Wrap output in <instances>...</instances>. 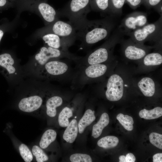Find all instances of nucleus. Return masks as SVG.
<instances>
[{
    "label": "nucleus",
    "mask_w": 162,
    "mask_h": 162,
    "mask_svg": "<svg viewBox=\"0 0 162 162\" xmlns=\"http://www.w3.org/2000/svg\"><path fill=\"white\" fill-rule=\"evenodd\" d=\"M110 16L101 19H87L75 28L76 38L82 45L89 46L108 38L113 30L116 23Z\"/></svg>",
    "instance_id": "nucleus-1"
},
{
    "label": "nucleus",
    "mask_w": 162,
    "mask_h": 162,
    "mask_svg": "<svg viewBox=\"0 0 162 162\" xmlns=\"http://www.w3.org/2000/svg\"><path fill=\"white\" fill-rule=\"evenodd\" d=\"M91 10L90 0H70L60 14L68 19L75 28L87 20V15Z\"/></svg>",
    "instance_id": "nucleus-2"
},
{
    "label": "nucleus",
    "mask_w": 162,
    "mask_h": 162,
    "mask_svg": "<svg viewBox=\"0 0 162 162\" xmlns=\"http://www.w3.org/2000/svg\"><path fill=\"white\" fill-rule=\"evenodd\" d=\"M136 42L142 44L147 40L161 42L162 38V16L155 22L147 24L140 28L126 33Z\"/></svg>",
    "instance_id": "nucleus-3"
},
{
    "label": "nucleus",
    "mask_w": 162,
    "mask_h": 162,
    "mask_svg": "<svg viewBox=\"0 0 162 162\" xmlns=\"http://www.w3.org/2000/svg\"><path fill=\"white\" fill-rule=\"evenodd\" d=\"M148 24L147 15L146 13L135 11L126 16L118 26L125 35L140 28Z\"/></svg>",
    "instance_id": "nucleus-4"
},
{
    "label": "nucleus",
    "mask_w": 162,
    "mask_h": 162,
    "mask_svg": "<svg viewBox=\"0 0 162 162\" xmlns=\"http://www.w3.org/2000/svg\"><path fill=\"white\" fill-rule=\"evenodd\" d=\"M52 33L58 35L69 45L76 38V32L74 26L69 21L56 20L51 26Z\"/></svg>",
    "instance_id": "nucleus-5"
},
{
    "label": "nucleus",
    "mask_w": 162,
    "mask_h": 162,
    "mask_svg": "<svg viewBox=\"0 0 162 162\" xmlns=\"http://www.w3.org/2000/svg\"><path fill=\"white\" fill-rule=\"evenodd\" d=\"M123 93V81L119 75L114 74L110 76L107 84L105 94L107 99L116 101L121 98Z\"/></svg>",
    "instance_id": "nucleus-6"
},
{
    "label": "nucleus",
    "mask_w": 162,
    "mask_h": 162,
    "mask_svg": "<svg viewBox=\"0 0 162 162\" xmlns=\"http://www.w3.org/2000/svg\"><path fill=\"white\" fill-rule=\"evenodd\" d=\"M43 103L42 98L34 95L22 99L18 104V107L21 111L26 112H31L38 110Z\"/></svg>",
    "instance_id": "nucleus-7"
},
{
    "label": "nucleus",
    "mask_w": 162,
    "mask_h": 162,
    "mask_svg": "<svg viewBox=\"0 0 162 162\" xmlns=\"http://www.w3.org/2000/svg\"><path fill=\"white\" fill-rule=\"evenodd\" d=\"M127 44L124 50L125 56L128 59L136 60L143 58L146 54L144 48L138 46L134 44V41L130 38L124 41Z\"/></svg>",
    "instance_id": "nucleus-8"
},
{
    "label": "nucleus",
    "mask_w": 162,
    "mask_h": 162,
    "mask_svg": "<svg viewBox=\"0 0 162 162\" xmlns=\"http://www.w3.org/2000/svg\"><path fill=\"white\" fill-rule=\"evenodd\" d=\"M62 55V52L58 49L44 46L36 55L35 58L40 65H42L45 64L50 59L58 57Z\"/></svg>",
    "instance_id": "nucleus-9"
},
{
    "label": "nucleus",
    "mask_w": 162,
    "mask_h": 162,
    "mask_svg": "<svg viewBox=\"0 0 162 162\" xmlns=\"http://www.w3.org/2000/svg\"><path fill=\"white\" fill-rule=\"evenodd\" d=\"M109 41L108 39L104 46L96 49L88 55L87 60L89 64H100L107 60L109 56L108 47H107Z\"/></svg>",
    "instance_id": "nucleus-10"
},
{
    "label": "nucleus",
    "mask_w": 162,
    "mask_h": 162,
    "mask_svg": "<svg viewBox=\"0 0 162 162\" xmlns=\"http://www.w3.org/2000/svg\"><path fill=\"white\" fill-rule=\"evenodd\" d=\"M38 8L43 19L47 22H52L57 18L56 11L48 4L45 2H41L38 4Z\"/></svg>",
    "instance_id": "nucleus-11"
},
{
    "label": "nucleus",
    "mask_w": 162,
    "mask_h": 162,
    "mask_svg": "<svg viewBox=\"0 0 162 162\" xmlns=\"http://www.w3.org/2000/svg\"><path fill=\"white\" fill-rule=\"evenodd\" d=\"M45 68L47 72L49 74L53 75H58L65 73L68 69V66L65 63L54 61L46 63Z\"/></svg>",
    "instance_id": "nucleus-12"
},
{
    "label": "nucleus",
    "mask_w": 162,
    "mask_h": 162,
    "mask_svg": "<svg viewBox=\"0 0 162 162\" xmlns=\"http://www.w3.org/2000/svg\"><path fill=\"white\" fill-rule=\"evenodd\" d=\"M138 85L145 96L150 97L154 95L155 92V86L151 78L148 77L143 78L139 82Z\"/></svg>",
    "instance_id": "nucleus-13"
},
{
    "label": "nucleus",
    "mask_w": 162,
    "mask_h": 162,
    "mask_svg": "<svg viewBox=\"0 0 162 162\" xmlns=\"http://www.w3.org/2000/svg\"><path fill=\"white\" fill-rule=\"evenodd\" d=\"M67 127L63 135V138L67 142L71 143L74 141L78 133L77 121L73 119Z\"/></svg>",
    "instance_id": "nucleus-14"
},
{
    "label": "nucleus",
    "mask_w": 162,
    "mask_h": 162,
    "mask_svg": "<svg viewBox=\"0 0 162 162\" xmlns=\"http://www.w3.org/2000/svg\"><path fill=\"white\" fill-rule=\"evenodd\" d=\"M42 39L49 46L56 49H59L62 45H69L60 37L51 33L44 35Z\"/></svg>",
    "instance_id": "nucleus-15"
},
{
    "label": "nucleus",
    "mask_w": 162,
    "mask_h": 162,
    "mask_svg": "<svg viewBox=\"0 0 162 162\" xmlns=\"http://www.w3.org/2000/svg\"><path fill=\"white\" fill-rule=\"evenodd\" d=\"M62 98L58 96H54L49 98L46 102V112L51 117H55L56 114V108L60 106L62 103Z\"/></svg>",
    "instance_id": "nucleus-16"
},
{
    "label": "nucleus",
    "mask_w": 162,
    "mask_h": 162,
    "mask_svg": "<svg viewBox=\"0 0 162 162\" xmlns=\"http://www.w3.org/2000/svg\"><path fill=\"white\" fill-rule=\"evenodd\" d=\"M109 121L108 114L105 112L103 113L99 121L93 127L92 136L95 138L98 137L104 128L109 124Z\"/></svg>",
    "instance_id": "nucleus-17"
},
{
    "label": "nucleus",
    "mask_w": 162,
    "mask_h": 162,
    "mask_svg": "<svg viewBox=\"0 0 162 162\" xmlns=\"http://www.w3.org/2000/svg\"><path fill=\"white\" fill-rule=\"evenodd\" d=\"M106 66L98 64L91 65L85 70L86 75L92 78H97L104 75L107 70Z\"/></svg>",
    "instance_id": "nucleus-18"
},
{
    "label": "nucleus",
    "mask_w": 162,
    "mask_h": 162,
    "mask_svg": "<svg viewBox=\"0 0 162 162\" xmlns=\"http://www.w3.org/2000/svg\"><path fill=\"white\" fill-rule=\"evenodd\" d=\"M95 118L94 111L89 109L87 110L78 124L79 133H82L86 128L94 121Z\"/></svg>",
    "instance_id": "nucleus-19"
},
{
    "label": "nucleus",
    "mask_w": 162,
    "mask_h": 162,
    "mask_svg": "<svg viewBox=\"0 0 162 162\" xmlns=\"http://www.w3.org/2000/svg\"><path fill=\"white\" fill-rule=\"evenodd\" d=\"M14 61L11 56L5 53L0 55V66L5 68L9 74H12L16 72V69L13 65Z\"/></svg>",
    "instance_id": "nucleus-20"
},
{
    "label": "nucleus",
    "mask_w": 162,
    "mask_h": 162,
    "mask_svg": "<svg viewBox=\"0 0 162 162\" xmlns=\"http://www.w3.org/2000/svg\"><path fill=\"white\" fill-rule=\"evenodd\" d=\"M126 0H109V14L112 17L120 16Z\"/></svg>",
    "instance_id": "nucleus-21"
},
{
    "label": "nucleus",
    "mask_w": 162,
    "mask_h": 162,
    "mask_svg": "<svg viewBox=\"0 0 162 162\" xmlns=\"http://www.w3.org/2000/svg\"><path fill=\"white\" fill-rule=\"evenodd\" d=\"M57 133L52 129L46 130L43 134L39 142L40 147L42 149L47 148L56 140Z\"/></svg>",
    "instance_id": "nucleus-22"
},
{
    "label": "nucleus",
    "mask_w": 162,
    "mask_h": 162,
    "mask_svg": "<svg viewBox=\"0 0 162 162\" xmlns=\"http://www.w3.org/2000/svg\"><path fill=\"white\" fill-rule=\"evenodd\" d=\"M91 10L109 14V0H90Z\"/></svg>",
    "instance_id": "nucleus-23"
},
{
    "label": "nucleus",
    "mask_w": 162,
    "mask_h": 162,
    "mask_svg": "<svg viewBox=\"0 0 162 162\" xmlns=\"http://www.w3.org/2000/svg\"><path fill=\"white\" fill-rule=\"evenodd\" d=\"M139 115L141 118L147 120L158 118L162 116V108L157 107L150 110L144 109L140 111Z\"/></svg>",
    "instance_id": "nucleus-24"
},
{
    "label": "nucleus",
    "mask_w": 162,
    "mask_h": 162,
    "mask_svg": "<svg viewBox=\"0 0 162 162\" xmlns=\"http://www.w3.org/2000/svg\"><path fill=\"white\" fill-rule=\"evenodd\" d=\"M119 142L118 138L114 136H107L103 137L98 142V146L105 149L113 148L116 146Z\"/></svg>",
    "instance_id": "nucleus-25"
},
{
    "label": "nucleus",
    "mask_w": 162,
    "mask_h": 162,
    "mask_svg": "<svg viewBox=\"0 0 162 162\" xmlns=\"http://www.w3.org/2000/svg\"><path fill=\"white\" fill-rule=\"evenodd\" d=\"M143 62L147 66H155L160 65L162 63V56L158 52L148 54L144 57Z\"/></svg>",
    "instance_id": "nucleus-26"
},
{
    "label": "nucleus",
    "mask_w": 162,
    "mask_h": 162,
    "mask_svg": "<svg viewBox=\"0 0 162 162\" xmlns=\"http://www.w3.org/2000/svg\"><path fill=\"white\" fill-rule=\"evenodd\" d=\"M73 113L71 109L65 107L59 114L58 122L59 125L62 127H67L69 124L68 118L72 116Z\"/></svg>",
    "instance_id": "nucleus-27"
},
{
    "label": "nucleus",
    "mask_w": 162,
    "mask_h": 162,
    "mask_svg": "<svg viewBox=\"0 0 162 162\" xmlns=\"http://www.w3.org/2000/svg\"><path fill=\"white\" fill-rule=\"evenodd\" d=\"M116 118L126 130L130 131L133 130L134 122L131 117L128 115H124L122 113H119L117 115Z\"/></svg>",
    "instance_id": "nucleus-28"
},
{
    "label": "nucleus",
    "mask_w": 162,
    "mask_h": 162,
    "mask_svg": "<svg viewBox=\"0 0 162 162\" xmlns=\"http://www.w3.org/2000/svg\"><path fill=\"white\" fill-rule=\"evenodd\" d=\"M32 152L37 162H44L48 160L49 158L48 156L38 146H33L32 148Z\"/></svg>",
    "instance_id": "nucleus-29"
},
{
    "label": "nucleus",
    "mask_w": 162,
    "mask_h": 162,
    "mask_svg": "<svg viewBox=\"0 0 162 162\" xmlns=\"http://www.w3.org/2000/svg\"><path fill=\"white\" fill-rule=\"evenodd\" d=\"M19 149L21 157L25 162H31L32 161V153L26 145L22 144L20 146Z\"/></svg>",
    "instance_id": "nucleus-30"
},
{
    "label": "nucleus",
    "mask_w": 162,
    "mask_h": 162,
    "mask_svg": "<svg viewBox=\"0 0 162 162\" xmlns=\"http://www.w3.org/2000/svg\"><path fill=\"white\" fill-rule=\"evenodd\" d=\"M72 162H92L90 156L86 154L76 153L72 154L70 157Z\"/></svg>",
    "instance_id": "nucleus-31"
},
{
    "label": "nucleus",
    "mask_w": 162,
    "mask_h": 162,
    "mask_svg": "<svg viewBox=\"0 0 162 162\" xmlns=\"http://www.w3.org/2000/svg\"><path fill=\"white\" fill-rule=\"evenodd\" d=\"M150 142L157 148L162 149V135L155 132L150 134L149 136Z\"/></svg>",
    "instance_id": "nucleus-32"
},
{
    "label": "nucleus",
    "mask_w": 162,
    "mask_h": 162,
    "mask_svg": "<svg viewBox=\"0 0 162 162\" xmlns=\"http://www.w3.org/2000/svg\"><path fill=\"white\" fill-rule=\"evenodd\" d=\"M162 3V0H142L143 4L147 8H154Z\"/></svg>",
    "instance_id": "nucleus-33"
},
{
    "label": "nucleus",
    "mask_w": 162,
    "mask_h": 162,
    "mask_svg": "<svg viewBox=\"0 0 162 162\" xmlns=\"http://www.w3.org/2000/svg\"><path fill=\"white\" fill-rule=\"evenodd\" d=\"M126 2L131 8L135 9L142 4V0H126Z\"/></svg>",
    "instance_id": "nucleus-34"
},
{
    "label": "nucleus",
    "mask_w": 162,
    "mask_h": 162,
    "mask_svg": "<svg viewBox=\"0 0 162 162\" xmlns=\"http://www.w3.org/2000/svg\"><path fill=\"white\" fill-rule=\"evenodd\" d=\"M126 162H134L136 160V158L132 153H129L125 156Z\"/></svg>",
    "instance_id": "nucleus-35"
},
{
    "label": "nucleus",
    "mask_w": 162,
    "mask_h": 162,
    "mask_svg": "<svg viewBox=\"0 0 162 162\" xmlns=\"http://www.w3.org/2000/svg\"><path fill=\"white\" fill-rule=\"evenodd\" d=\"M162 154L161 153H157L155 154L153 156V162H162Z\"/></svg>",
    "instance_id": "nucleus-36"
},
{
    "label": "nucleus",
    "mask_w": 162,
    "mask_h": 162,
    "mask_svg": "<svg viewBox=\"0 0 162 162\" xmlns=\"http://www.w3.org/2000/svg\"><path fill=\"white\" fill-rule=\"evenodd\" d=\"M154 9L159 14L160 16H162V3L155 7Z\"/></svg>",
    "instance_id": "nucleus-37"
},
{
    "label": "nucleus",
    "mask_w": 162,
    "mask_h": 162,
    "mask_svg": "<svg viewBox=\"0 0 162 162\" xmlns=\"http://www.w3.org/2000/svg\"><path fill=\"white\" fill-rule=\"evenodd\" d=\"M120 162H126L125 156L124 155H121L119 157Z\"/></svg>",
    "instance_id": "nucleus-38"
},
{
    "label": "nucleus",
    "mask_w": 162,
    "mask_h": 162,
    "mask_svg": "<svg viewBox=\"0 0 162 162\" xmlns=\"http://www.w3.org/2000/svg\"><path fill=\"white\" fill-rule=\"evenodd\" d=\"M6 0H0V7L4 6L6 3Z\"/></svg>",
    "instance_id": "nucleus-39"
},
{
    "label": "nucleus",
    "mask_w": 162,
    "mask_h": 162,
    "mask_svg": "<svg viewBox=\"0 0 162 162\" xmlns=\"http://www.w3.org/2000/svg\"><path fill=\"white\" fill-rule=\"evenodd\" d=\"M3 34L4 32L2 30L0 29V42L3 35Z\"/></svg>",
    "instance_id": "nucleus-40"
}]
</instances>
